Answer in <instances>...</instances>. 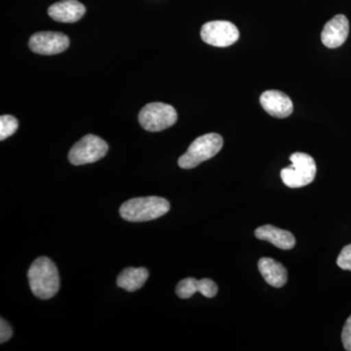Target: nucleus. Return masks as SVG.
<instances>
[{"label":"nucleus","mask_w":351,"mask_h":351,"mask_svg":"<svg viewBox=\"0 0 351 351\" xmlns=\"http://www.w3.org/2000/svg\"><path fill=\"white\" fill-rule=\"evenodd\" d=\"M27 278L32 294L38 299L49 300L59 291V271L49 258H36L29 267Z\"/></svg>","instance_id":"obj_1"},{"label":"nucleus","mask_w":351,"mask_h":351,"mask_svg":"<svg viewBox=\"0 0 351 351\" xmlns=\"http://www.w3.org/2000/svg\"><path fill=\"white\" fill-rule=\"evenodd\" d=\"M170 210V203L158 196L132 198L119 209L120 216L132 223L149 221L160 218Z\"/></svg>","instance_id":"obj_2"},{"label":"nucleus","mask_w":351,"mask_h":351,"mask_svg":"<svg viewBox=\"0 0 351 351\" xmlns=\"http://www.w3.org/2000/svg\"><path fill=\"white\" fill-rule=\"evenodd\" d=\"M223 145V138L219 134H205L191 143L186 154L180 157L178 164L182 169H193L217 156Z\"/></svg>","instance_id":"obj_3"},{"label":"nucleus","mask_w":351,"mask_h":351,"mask_svg":"<svg viewBox=\"0 0 351 351\" xmlns=\"http://www.w3.org/2000/svg\"><path fill=\"white\" fill-rule=\"evenodd\" d=\"M292 165L281 170V179L284 184L291 189H299L311 184L315 179V161L309 154L295 152L290 156Z\"/></svg>","instance_id":"obj_4"},{"label":"nucleus","mask_w":351,"mask_h":351,"mask_svg":"<svg viewBox=\"0 0 351 351\" xmlns=\"http://www.w3.org/2000/svg\"><path fill=\"white\" fill-rule=\"evenodd\" d=\"M177 112L172 106L164 103L147 104L138 113V122L145 130L160 132L174 125Z\"/></svg>","instance_id":"obj_5"},{"label":"nucleus","mask_w":351,"mask_h":351,"mask_svg":"<svg viewBox=\"0 0 351 351\" xmlns=\"http://www.w3.org/2000/svg\"><path fill=\"white\" fill-rule=\"evenodd\" d=\"M108 151V145L103 138L89 134L71 147L69 160L75 166L94 163L103 158Z\"/></svg>","instance_id":"obj_6"},{"label":"nucleus","mask_w":351,"mask_h":351,"mask_svg":"<svg viewBox=\"0 0 351 351\" xmlns=\"http://www.w3.org/2000/svg\"><path fill=\"white\" fill-rule=\"evenodd\" d=\"M201 38L215 47H228L239 40V31L228 21H213L203 25Z\"/></svg>","instance_id":"obj_7"},{"label":"nucleus","mask_w":351,"mask_h":351,"mask_svg":"<svg viewBox=\"0 0 351 351\" xmlns=\"http://www.w3.org/2000/svg\"><path fill=\"white\" fill-rule=\"evenodd\" d=\"M29 48L36 54L56 55L68 49L69 39L61 32H41L29 38Z\"/></svg>","instance_id":"obj_8"},{"label":"nucleus","mask_w":351,"mask_h":351,"mask_svg":"<svg viewBox=\"0 0 351 351\" xmlns=\"http://www.w3.org/2000/svg\"><path fill=\"white\" fill-rule=\"evenodd\" d=\"M260 103L265 112L276 119H286L294 110V105L288 95L278 90L263 92L261 95Z\"/></svg>","instance_id":"obj_9"},{"label":"nucleus","mask_w":351,"mask_h":351,"mask_svg":"<svg viewBox=\"0 0 351 351\" xmlns=\"http://www.w3.org/2000/svg\"><path fill=\"white\" fill-rule=\"evenodd\" d=\"M350 34V22L345 15L335 16L324 25L321 40L326 47L335 49L346 43Z\"/></svg>","instance_id":"obj_10"},{"label":"nucleus","mask_w":351,"mask_h":351,"mask_svg":"<svg viewBox=\"0 0 351 351\" xmlns=\"http://www.w3.org/2000/svg\"><path fill=\"white\" fill-rule=\"evenodd\" d=\"M196 292H199L206 298H214L218 293V285L211 279L197 280L193 277H189L180 281L176 287V294L181 299H189Z\"/></svg>","instance_id":"obj_11"},{"label":"nucleus","mask_w":351,"mask_h":351,"mask_svg":"<svg viewBox=\"0 0 351 351\" xmlns=\"http://www.w3.org/2000/svg\"><path fill=\"white\" fill-rule=\"evenodd\" d=\"M86 13V8L77 0H63L53 4L48 14L53 20L60 23H75Z\"/></svg>","instance_id":"obj_12"},{"label":"nucleus","mask_w":351,"mask_h":351,"mask_svg":"<svg viewBox=\"0 0 351 351\" xmlns=\"http://www.w3.org/2000/svg\"><path fill=\"white\" fill-rule=\"evenodd\" d=\"M255 237L258 239L269 241L282 250H291L295 245V239L292 233L274 226H260L255 230Z\"/></svg>","instance_id":"obj_13"},{"label":"nucleus","mask_w":351,"mask_h":351,"mask_svg":"<svg viewBox=\"0 0 351 351\" xmlns=\"http://www.w3.org/2000/svg\"><path fill=\"white\" fill-rule=\"evenodd\" d=\"M258 270L265 282L272 287L281 288L287 283V269L282 263L271 258H262L258 263Z\"/></svg>","instance_id":"obj_14"},{"label":"nucleus","mask_w":351,"mask_h":351,"mask_svg":"<svg viewBox=\"0 0 351 351\" xmlns=\"http://www.w3.org/2000/svg\"><path fill=\"white\" fill-rule=\"evenodd\" d=\"M147 278L149 271L145 267H127L117 277V286L128 292H134L142 288Z\"/></svg>","instance_id":"obj_15"},{"label":"nucleus","mask_w":351,"mask_h":351,"mask_svg":"<svg viewBox=\"0 0 351 351\" xmlns=\"http://www.w3.org/2000/svg\"><path fill=\"white\" fill-rule=\"evenodd\" d=\"M18 127L19 123L16 117L12 115H2L0 117V140L4 141L11 137L18 130Z\"/></svg>","instance_id":"obj_16"},{"label":"nucleus","mask_w":351,"mask_h":351,"mask_svg":"<svg viewBox=\"0 0 351 351\" xmlns=\"http://www.w3.org/2000/svg\"><path fill=\"white\" fill-rule=\"evenodd\" d=\"M337 263L341 269L350 270L351 271V244L343 247L338 258H337Z\"/></svg>","instance_id":"obj_17"},{"label":"nucleus","mask_w":351,"mask_h":351,"mask_svg":"<svg viewBox=\"0 0 351 351\" xmlns=\"http://www.w3.org/2000/svg\"><path fill=\"white\" fill-rule=\"evenodd\" d=\"M341 341L346 350L351 351V315L346 320L341 332Z\"/></svg>","instance_id":"obj_18"},{"label":"nucleus","mask_w":351,"mask_h":351,"mask_svg":"<svg viewBox=\"0 0 351 351\" xmlns=\"http://www.w3.org/2000/svg\"><path fill=\"white\" fill-rule=\"evenodd\" d=\"M13 335L12 328L3 318L0 319V343H4L10 339Z\"/></svg>","instance_id":"obj_19"}]
</instances>
